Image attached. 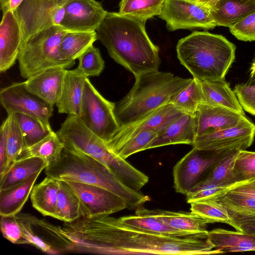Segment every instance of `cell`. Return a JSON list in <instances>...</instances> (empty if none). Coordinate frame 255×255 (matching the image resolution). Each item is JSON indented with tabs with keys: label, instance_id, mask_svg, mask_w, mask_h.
Wrapping results in <instances>:
<instances>
[{
	"label": "cell",
	"instance_id": "22",
	"mask_svg": "<svg viewBox=\"0 0 255 255\" xmlns=\"http://www.w3.org/2000/svg\"><path fill=\"white\" fill-rule=\"evenodd\" d=\"M87 78L77 68L66 70L61 95L55 105L59 113L79 116Z\"/></svg>",
	"mask_w": 255,
	"mask_h": 255
},
{
	"label": "cell",
	"instance_id": "34",
	"mask_svg": "<svg viewBox=\"0 0 255 255\" xmlns=\"http://www.w3.org/2000/svg\"><path fill=\"white\" fill-rule=\"evenodd\" d=\"M64 148V144L56 132L52 131L38 142L25 148L17 160L33 157H39L44 160L49 166L59 159Z\"/></svg>",
	"mask_w": 255,
	"mask_h": 255
},
{
	"label": "cell",
	"instance_id": "29",
	"mask_svg": "<svg viewBox=\"0 0 255 255\" xmlns=\"http://www.w3.org/2000/svg\"><path fill=\"white\" fill-rule=\"evenodd\" d=\"M59 180L46 176L34 186L30 199L34 208L45 216L55 217Z\"/></svg>",
	"mask_w": 255,
	"mask_h": 255
},
{
	"label": "cell",
	"instance_id": "36",
	"mask_svg": "<svg viewBox=\"0 0 255 255\" xmlns=\"http://www.w3.org/2000/svg\"><path fill=\"white\" fill-rule=\"evenodd\" d=\"M202 102L201 81L193 78L190 83L171 98L170 103L185 114L194 116Z\"/></svg>",
	"mask_w": 255,
	"mask_h": 255
},
{
	"label": "cell",
	"instance_id": "9",
	"mask_svg": "<svg viewBox=\"0 0 255 255\" xmlns=\"http://www.w3.org/2000/svg\"><path fill=\"white\" fill-rule=\"evenodd\" d=\"M69 0H24L14 12L21 28L22 44L45 28L60 25Z\"/></svg>",
	"mask_w": 255,
	"mask_h": 255
},
{
	"label": "cell",
	"instance_id": "10",
	"mask_svg": "<svg viewBox=\"0 0 255 255\" xmlns=\"http://www.w3.org/2000/svg\"><path fill=\"white\" fill-rule=\"evenodd\" d=\"M16 217L29 244L50 255L72 252L73 244L63 233L61 227L28 213H19Z\"/></svg>",
	"mask_w": 255,
	"mask_h": 255
},
{
	"label": "cell",
	"instance_id": "1",
	"mask_svg": "<svg viewBox=\"0 0 255 255\" xmlns=\"http://www.w3.org/2000/svg\"><path fill=\"white\" fill-rule=\"evenodd\" d=\"M84 244L95 254L212 255L222 254L207 238L177 237L146 232L122 224L109 216L93 217L86 224Z\"/></svg>",
	"mask_w": 255,
	"mask_h": 255
},
{
	"label": "cell",
	"instance_id": "31",
	"mask_svg": "<svg viewBox=\"0 0 255 255\" xmlns=\"http://www.w3.org/2000/svg\"><path fill=\"white\" fill-rule=\"evenodd\" d=\"M83 216L85 213L79 197L65 181L59 180L54 218L70 222Z\"/></svg>",
	"mask_w": 255,
	"mask_h": 255
},
{
	"label": "cell",
	"instance_id": "6",
	"mask_svg": "<svg viewBox=\"0 0 255 255\" xmlns=\"http://www.w3.org/2000/svg\"><path fill=\"white\" fill-rule=\"evenodd\" d=\"M56 133L65 147L82 152L99 161L130 188L141 192L148 182L147 175L111 151L78 115H68Z\"/></svg>",
	"mask_w": 255,
	"mask_h": 255
},
{
	"label": "cell",
	"instance_id": "38",
	"mask_svg": "<svg viewBox=\"0 0 255 255\" xmlns=\"http://www.w3.org/2000/svg\"><path fill=\"white\" fill-rule=\"evenodd\" d=\"M21 130L26 147L38 142L53 130L45 127L37 119L21 113L14 114Z\"/></svg>",
	"mask_w": 255,
	"mask_h": 255
},
{
	"label": "cell",
	"instance_id": "15",
	"mask_svg": "<svg viewBox=\"0 0 255 255\" xmlns=\"http://www.w3.org/2000/svg\"><path fill=\"white\" fill-rule=\"evenodd\" d=\"M79 197L85 216H109L127 208L125 202L114 193L99 186L65 181Z\"/></svg>",
	"mask_w": 255,
	"mask_h": 255
},
{
	"label": "cell",
	"instance_id": "40",
	"mask_svg": "<svg viewBox=\"0 0 255 255\" xmlns=\"http://www.w3.org/2000/svg\"><path fill=\"white\" fill-rule=\"evenodd\" d=\"M190 204L191 212L207 219L211 223L219 222L231 225V219L227 209L215 200L197 201Z\"/></svg>",
	"mask_w": 255,
	"mask_h": 255
},
{
	"label": "cell",
	"instance_id": "20",
	"mask_svg": "<svg viewBox=\"0 0 255 255\" xmlns=\"http://www.w3.org/2000/svg\"><path fill=\"white\" fill-rule=\"evenodd\" d=\"M66 71L60 67L47 69L27 79L24 85L31 93L54 106L61 97Z\"/></svg>",
	"mask_w": 255,
	"mask_h": 255
},
{
	"label": "cell",
	"instance_id": "18",
	"mask_svg": "<svg viewBox=\"0 0 255 255\" xmlns=\"http://www.w3.org/2000/svg\"><path fill=\"white\" fill-rule=\"evenodd\" d=\"M22 41L20 23L14 12L2 13L0 25V72L10 69L18 59Z\"/></svg>",
	"mask_w": 255,
	"mask_h": 255
},
{
	"label": "cell",
	"instance_id": "33",
	"mask_svg": "<svg viewBox=\"0 0 255 255\" xmlns=\"http://www.w3.org/2000/svg\"><path fill=\"white\" fill-rule=\"evenodd\" d=\"M98 40L96 31H67L61 40L59 52L62 59L75 61Z\"/></svg>",
	"mask_w": 255,
	"mask_h": 255
},
{
	"label": "cell",
	"instance_id": "5",
	"mask_svg": "<svg viewBox=\"0 0 255 255\" xmlns=\"http://www.w3.org/2000/svg\"><path fill=\"white\" fill-rule=\"evenodd\" d=\"M192 79L159 71L135 77V83L130 90L115 104L114 114L119 127L134 122L170 103L172 97L186 87Z\"/></svg>",
	"mask_w": 255,
	"mask_h": 255
},
{
	"label": "cell",
	"instance_id": "30",
	"mask_svg": "<svg viewBox=\"0 0 255 255\" xmlns=\"http://www.w3.org/2000/svg\"><path fill=\"white\" fill-rule=\"evenodd\" d=\"M214 200L227 209L231 219L230 226L236 230L240 223L255 220V199L226 192Z\"/></svg>",
	"mask_w": 255,
	"mask_h": 255
},
{
	"label": "cell",
	"instance_id": "43",
	"mask_svg": "<svg viewBox=\"0 0 255 255\" xmlns=\"http://www.w3.org/2000/svg\"><path fill=\"white\" fill-rule=\"evenodd\" d=\"M157 135L154 131H144L130 138L112 152L124 159L144 150L145 146Z\"/></svg>",
	"mask_w": 255,
	"mask_h": 255
},
{
	"label": "cell",
	"instance_id": "14",
	"mask_svg": "<svg viewBox=\"0 0 255 255\" xmlns=\"http://www.w3.org/2000/svg\"><path fill=\"white\" fill-rule=\"evenodd\" d=\"M158 16L166 22L170 31L210 29L217 26L209 9L187 0H165Z\"/></svg>",
	"mask_w": 255,
	"mask_h": 255
},
{
	"label": "cell",
	"instance_id": "53",
	"mask_svg": "<svg viewBox=\"0 0 255 255\" xmlns=\"http://www.w3.org/2000/svg\"><path fill=\"white\" fill-rule=\"evenodd\" d=\"M219 0H196V2L209 9L214 7Z\"/></svg>",
	"mask_w": 255,
	"mask_h": 255
},
{
	"label": "cell",
	"instance_id": "39",
	"mask_svg": "<svg viewBox=\"0 0 255 255\" xmlns=\"http://www.w3.org/2000/svg\"><path fill=\"white\" fill-rule=\"evenodd\" d=\"M7 162L4 173L17 160L20 154L25 148L22 133L14 115H7Z\"/></svg>",
	"mask_w": 255,
	"mask_h": 255
},
{
	"label": "cell",
	"instance_id": "48",
	"mask_svg": "<svg viewBox=\"0 0 255 255\" xmlns=\"http://www.w3.org/2000/svg\"><path fill=\"white\" fill-rule=\"evenodd\" d=\"M8 120L2 122L0 128V177L4 173L7 162Z\"/></svg>",
	"mask_w": 255,
	"mask_h": 255
},
{
	"label": "cell",
	"instance_id": "46",
	"mask_svg": "<svg viewBox=\"0 0 255 255\" xmlns=\"http://www.w3.org/2000/svg\"><path fill=\"white\" fill-rule=\"evenodd\" d=\"M229 28L231 33L240 40L255 41V11Z\"/></svg>",
	"mask_w": 255,
	"mask_h": 255
},
{
	"label": "cell",
	"instance_id": "50",
	"mask_svg": "<svg viewBox=\"0 0 255 255\" xmlns=\"http://www.w3.org/2000/svg\"><path fill=\"white\" fill-rule=\"evenodd\" d=\"M24 0H0L2 13L7 11L14 12Z\"/></svg>",
	"mask_w": 255,
	"mask_h": 255
},
{
	"label": "cell",
	"instance_id": "3",
	"mask_svg": "<svg viewBox=\"0 0 255 255\" xmlns=\"http://www.w3.org/2000/svg\"><path fill=\"white\" fill-rule=\"evenodd\" d=\"M45 174L58 180L70 181L104 188L121 197L127 209H137L150 200L122 182L102 163L82 152L64 147L59 159L48 166Z\"/></svg>",
	"mask_w": 255,
	"mask_h": 255
},
{
	"label": "cell",
	"instance_id": "52",
	"mask_svg": "<svg viewBox=\"0 0 255 255\" xmlns=\"http://www.w3.org/2000/svg\"><path fill=\"white\" fill-rule=\"evenodd\" d=\"M246 84L249 85H255V53L249 70V79Z\"/></svg>",
	"mask_w": 255,
	"mask_h": 255
},
{
	"label": "cell",
	"instance_id": "41",
	"mask_svg": "<svg viewBox=\"0 0 255 255\" xmlns=\"http://www.w3.org/2000/svg\"><path fill=\"white\" fill-rule=\"evenodd\" d=\"M239 182L232 184H221L203 180L186 195L187 202L190 204L197 201L215 199L225 194Z\"/></svg>",
	"mask_w": 255,
	"mask_h": 255
},
{
	"label": "cell",
	"instance_id": "37",
	"mask_svg": "<svg viewBox=\"0 0 255 255\" xmlns=\"http://www.w3.org/2000/svg\"><path fill=\"white\" fill-rule=\"evenodd\" d=\"M239 150L223 153L203 180L221 184H232L239 182L234 172L235 161Z\"/></svg>",
	"mask_w": 255,
	"mask_h": 255
},
{
	"label": "cell",
	"instance_id": "2",
	"mask_svg": "<svg viewBox=\"0 0 255 255\" xmlns=\"http://www.w3.org/2000/svg\"><path fill=\"white\" fill-rule=\"evenodd\" d=\"M145 23L119 12H108L96 31L111 58L134 77L158 71L161 63L159 47L148 37Z\"/></svg>",
	"mask_w": 255,
	"mask_h": 255
},
{
	"label": "cell",
	"instance_id": "4",
	"mask_svg": "<svg viewBox=\"0 0 255 255\" xmlns=\"http://www.w3.org/2000/svg\"><path fill=\"white\" fill-rule=\"evenodd\" d=\"M236 46L224 36L194 31L176 46L180 63L200 81L225 78L235 58Z\"/></svg>",
	"mask_w": 255,
	"mask_h": 255
},
{
	"label": "cell",
	"instance_id": "47",
	"mask_svg": "<svg viewBox=\"0 0 255 255\" xmlns=\"http://www.w3.org/2000/svg\"><path fill=\"white\" fill-rule=\"evenodd\" d=\"M234 91L243 110L255 116V85L237 84Z\"/></svg>",
	"mask_w": 255,
	"mask_h": 255
},
{
	"label": "cell",
	"instance_id": "17",
	"mask_svg": "<svg viewBox=\"0 0 255 255\" xmlns=\"http://www.w3.org/2000/svg\"><path fill=\"white\" fill-rule=\"evenodd\" d=\"M60 26L66 31H97L107 11L96 0H69Z\"/></svg>",
	"mask_w": 255,
	"mask_h": 255
},
{
	"label": "cell",
	"instance_id": "13",
	"mask_svg": "<svg viewBox=\"0 0 255 255\" xmlns=\"http://www.w3.org/2000/svg\"><path fill=\"white\" fill-rule=\"evenodd\" d=\"M0 102L7 115L21 113L31 116L52 128L49 119L53 106L29 91L24 82H15L0 89Z\"/></svg>",
	"mask_w": 255,
	"mask_h": 255
},
{
	"label": "cell",
	"instance_id": "28",
	"mask_svg": "<svg viewBox=\"0 0 255 255\" xmlns=\"http://www.w3.org/2000/svg\"><path fill=\"white\" fill-rule=\"evenodd\" d=\"M41 172L7 189L0 190V216L16 215L22 209Z\"/></svg>",
	"mask_w": 255,
	"mask_h": 255
},
{
	"label": "cell",
	"instance_id": "35",
	"mask_svg": "<svg viewBox=\"0 0 255 255\" xmlns=\"http://www.w3.org/2000/svg\"><path fill=\"white\" fill-rule=\"evenodd\" d=\"M165 0H121L119 13L145 22L148 19L159 16Z\"/></svg>",
	"mask_w": 255,
	"mask_h": 255
},
{
	"label": "cell",
	"instance_id": "7",
	"mask_svg": "<svg viewBox=\"0 0 255 255\" xmlns=\"http://www.w3.org/2000/svg\"><path fill=\"white\" fill-rule=\"evenodd\" d=\"M67 31L60 25L45 28L32 35L21 46L18 61L20 75L25 79L47 69L60 67L70 68L75 61L62 59L59 47Z\"/></svg>",
	"mask_w": 255,
	"mask_h": 255
},
{
	"label": "cell",
	"instance_id": "11",
	"mask_svg": "<svg viewBox=\"0 0 255 255\" xmlns=\"http://www.w3.org/2000/svg\"><path fill=\"white\" fill-rule=\"evenodd\" d=\"M223 153L193 147L173 167L175 191L184 195L191 192L204 179Z\"/></svg>",
	"mask_w": 255,
	"mask_h": 255
},
{
	"label": "cell",
	"instance_id": "49",
	"mask_svg": "<svg viewBox=\"0 0 255 255\" xmlns=\"http://www.w3.org/2000/svg\"><path fill=\"white\" fill-rule=\"evenodd\" d=\"M227 192L255 199V177L249 180L239 182Z\"/></svg>",
	"mask_w": 255,
	"mask_h": 255
},
{
	"label": "cell",
	"instance_id": "21",
	"mask_svg": "<svg viewBox=\"0 0 255 255\" xmlns=\"http://www.w3.org/2000/svg\"><path fill=\"white\" fill-rule=\"evenodd\" d=\"M196 135L194 116L184 114L159 132L144 150L176 144L192 145Z\"/></svg>",
	"mask_w": 255,
	"mask_h": 255
},
{
	"label": "cell",
	"instance_id": "45",
	"mask_svg": "<svg viewBox=\"0 0 255 255\" xmlns=\"http://www.w3.org/2000/svg\"><path fill=\"white\" fill-rule=\"evenodd\" d=\"M0 216V229L5 239L15 244H29L22 235L16 215Z\"/></svg>",
	"mask_w": 255,
	"mask_h": 255
},
{
	"label": "cell",
	"instance_id": "12",
	"mask_svg": "<svg viewBox=\"0 0 255 255\" xmlns=\"http://www.w3.org/2000/svg\"><path fill=\"white\" fill-rule=\"evenodd\" d=\"M255 136V125L245 117L235 127L196 136L192 146L218 152L246 150L252 144Z\"/></svg>",
	"mask_w": 255,
	"mask_h": 255
},
{
	"label": "cell",
	"instance_id": "23",
	"mask_svg": "<svg viewBox=\"0 0 255 255\" xmlns=\"http://www.w3.org/2000/svg\"><path fill=\"white\" fill-rule=\"evenodd\" d=\"M119 221L128 226L153 234L177 237H203L207 235L178 230L174 229L147 213L142 206L136 209L135 215L120 217Z\"/></svg>",
	"mask_w": 255,
	"mask_h": 255
},
{
	"label": "cell",
	"instance_id": "19",
	"mask_svg": "<svg viewBox=\"0 0 255 255\" xmlns=\"http://www.w3.org/2000/svg\"><path fill=\"white\" fill-rule=\"evenodd\" d=\"M245 117L226 108L201 103L194 115L196 136L235 127Z\"/></svg>",
	"mask_w": 255,
	"mask_h": 255
},
{
	"label": "cell",
	"instance_id": "26",
	"mask_svg": "<svg viewBox=\"0 0 255 255\" xmlns=\"http://www.w3.org/2000/svg\"><path fill=\"white\" fill-rule=\"evenodd\" d=\"M202 104L226 108L245 115L236 95L225 78L215 81H201Z\"/></svg>",
	"mask_w": 255,
	"mask_h": 255
},
{
	"label": "cell",
	"instance_id": "51",
	"mask_svg": "<svg viewBox=\"0 0 255 255\" xmlns=\"http://www.w3.org/2000/svg\"><path fill=\"white\" fill-rule=\"evenodd\" d=\"M236 230L255 236V220L240 223Z\"/></svg>",
	"mask_w": 255,
	"mask_h": 255
},
{
	"label": "cell",
	"instance_id": "16",
	"mask_svg": "<svg viewBox=\"0 0 255 255\" xmlns=\"http://www.w3.org/2000/svg\"><path fill=\"white\" fill-rule=\"evenodd\" d=\"M184 114L171 103L164 105L134 122L120 127L106 144L113 151L127 140L142 131L151 130L158 133Z\"/></svg>",
	"mask_w": 255,
	"mask_h": 255
},
{
	"label": "cell",
	"instance_id": "42",
	"mask_svg": "<svg viewBox=\"0 0 255 255\" xmlns=\"http://www.w3.org/2000/svg\"><path fill=\"white\" fill-rule=\"evenodd\" d=\"M76 68L87 77L99 76L105 68V62L98 48L93 45L89 47L78 58Z\"/></svg>",
	"mask_w": 255,
	"mask_h": 255
},
{
	"label": "cell",
	"instance_id": "8",
	"mask_svg": "<svg viewBox=\"0 0 255 255\" xmlns=\"http://www.w3.org/2000/svg\"><path fill=\"white\" fill-rule=\"evenodd\" d=\"M115 104L103 97L88 78L86 79L79 116L106 143L120 128L114 114Z\"/></svg>",
	"mask_w": 255,
	"mask_h": 255
},
{
	"label": "cell",
	"instance_id": "24",
	"mask_svg": "<svg viewBox=\"0 0 255 255\" xmlns=\"http://www.w3.org/2000/svg\"><path fill=\"white\" fill-rule=\"evenodd\" d=\"M144 209L148 214L174 229L202 235H208L209 232L207 227L208 224H211L210 221L191 211L151 210L145 208Z\"/></svg>",
	"mask_w": 255,
	"mask_h": 255
},
{
	"label": "cell",
	"instance_id": "25",
	"mask_svg": "<svg viewBox=\"0 0 255 255\" xmlns=\"http://www.w3.org/2000/svg\"><path fill=\"white\" fill-rule=\"evenodd\" d=\"M207 240L223 253L255 251V236L241 231L218 228L209 231Z\"/></svg>",
	"mask_w": 255,
	"mask_h": 255
},
{
	"label": "cell",
	"instance_id": "32",
	"mask_svg": "<svg viewBox=\"0 0 255 255\" xmlns=\"http://www.w3.org/2000/svg\"><path fill=\"white\" fill-rule=\"evenodd\" d=\"M48 166L43 159L29 157L17 160L11 168L0 177V190L9 188L30 176L41 171Z\"/></svg>",
	"mask_w": 255,
	"mask_h": 255
},
{
	"label": "cell",
	"instance_id": "44",
	"mask_svg": "<svg viewBox=\"0 0 255 255\" xmlns=\"http://www.w3.org/2000/svg\"><path fill=\"white\" fill-rule=\"evenodd\" d=\"M234 172L238 181L255 177V152L240 150L236 158Z\"/></svg>",
	"mask_w": 255,
	"mask_h": 255
},
{
	"label": "cell",
	"instance_id": "27",
	"mask_svg": "<svg viewBox=\"0 0 255 255\" xmlns=\"http://www.w3.org/2000/svg\"><path fill=\"white\" fill-rule=\"evenodd\" d=\"M209 11L217 26L229 27L255 11V0H220Z\"/></svg>",
	"mask_w": 255,
	"mask_h": 255
},
{
	"label": "cell",
	"instance_id": "54",
	"mask_svg": "<svg viewBox=\"0 0 255 255\" xmlns=\"http://www.w3.org/2000/svg\"><path fill=\"white\" fill-rule=\"evenodd\" d=\"M189 1H193V2H196V0H187Z\"/></svg>",
	"mask_w": 255,
	"mask_h": 255
}]
</instances>
